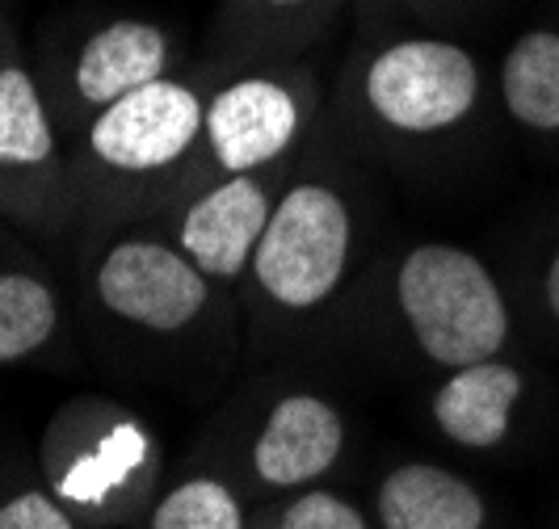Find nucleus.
<instances>
[{"label": "nucleus", "instance_id": "obj_15", "mask_svg": "<svg viewBox=\"0 0 559 529\" xmlns=\"http://www.w3.org/2000/svg\"><path fill=\"white\" fill-rule=\"evenodd\" d=\"M249 501L219 474H186L156 492L140 529H249Z\"/></svg>", "mask_w": 559, "mask_h": 529}, {"label": "nucleus", "instance_id": "obj_17", "mask_svg": "<svg viewBox=\"0 0 559 529\" xmlns=\"http://www.w3.org/2000/svg\"><path fill=\"white\" fill-rule=\"evenodd\" d=\"M249 529H379L374 517H366V508L329 492V488H304L290 496L257 504L249 513Z\"/></svg>", "mask_w": 559, "mask_h": 529}, {"label": "nucleus", "instance_id": "obj_1", "mask_svg": "<svg viewBox=\"0 0 559 529\" xmlns=\"http://www.w3.org/2000/svg\"><path fill=\"white\" fill-rule=\"evenodd\" d=\"M395 306L420 358L442 370L501 358L513 336L497 274L472 249L447 240L417 244L395 265Z\"/></svg>", "mask_w": 559, "mask_h": 529}, {"label": "nucleus", "instance_id": "obj_8", "mask_svg": "<svg viewBox=\"0 0 559 529\" xmlns=\"http://www.w3.org/2000/svg\"><path fill=\"white\" fill-rule=\"evenodd\" d=\"M274 202L278 197H270V185L257 172L219 177L181 211L173 244L219 286L249 278L252 252L265 236Z\"/></svg>", "mask_w": 559, "mask_h": 529}, {"label": "nucleus", "instance_id": "obj_13", "mask_svg": "<svg viewBox=\"0 0 559 529\" xmlns=\"http://www.w3.org/2000/svg\"><path fill=\"white\" fill-rule=\"evenodd\" d=\"M501 101L518 127L559 135V29L522 34L501 63Z\"/></svg>", "mask_w": 559, "mask_h": 529}, {"label": "nucleus", "instance_id": "obj_12", "mask_svg": "<svg viewBox=\"0 0 559 529\" xmlns=\"http://www.w3.org/2000/svg\"><path fill=\"white\" fill-rule=\"evenodd\" d=\"M168 72V38L152 22H110L76 56V97L93 110H106L118 97Z\"/></svg>", "mask_w": 559, "mask_h": 529}, {"label": "nucleus", "instance_id": "obj_3", "mask_svg": "<svg viewBox=\"0 0 559 529\" xmlns=\"http://www.w3.org/2000/svg\"><path fill=\"white\" fill-rule=\"evenodd\" d=\"M354 252L349 202L329 181H295L278 194L265 236L252 252L249 278L278 311H311L333 299Z\"/></svg>", "mask_w": 559, "mask_h": 529}, {"label": "nucleus", "instance_id": "obj_2", "mask_svg": "<svg viewBox=\"0 0 559 529\" xmlns=\"http://www.w3.org/2000/svg\"><path fill=\"white\" fill-rule=\"evenodd\" d=\"M47 483L84 529H114L156 501L160 449L147 424L118 404L84 399L47 433Z\"/></svg>", "mask_w": 559, "mask_h": 529}, {"label": "nucleus", "instance_id": "obj_14", "mask_svg": "<svg viewBox=\"0 0 559 529\" xmlns=\"http://www.w3.org/2000/svg\"><path fill=\"white\" fill-rule=\"evenodd\" d=\"M0 172L47 177L56 172V131L38 88L22 68H0Z\"/></svg>", "mask_w": 559, "mask_h": 529}, {"label": "nucleus", "instance_id": "obj_10", "mask_svg": "<svg viewBox=\"0 0 559 529\" xmlns=\"http://www.w3.org/2000/svg\"><path fill=\"white\" fill-rule=\"evenodd\" d=\"M522 399H526V370L501 353L488 362L450 370L447 383L429 399V417L438 433L459 449L492 454L513 437Z\"/></svg>", "mask_w": 559, "mask_h": 529}, {"label": "nucleus", "instance_id": "obj_4", "mask_svg": "<svg viewBox=\"0 0 559 529\" xmlns=\"http://www.w3.org/2000/svg\"><path fill=\"white\" fill-rule=\"evenodd\" d=\"M366 110L395 135H442L479 106V63L447 38H400L370 59Z\"/></svg>", "mask_w": 559, "mask_h": 529}, {"label": "nucleus", "instance_id": "obj_20", "mask_svg": "<svg viewBox=\"0 0 559 529\" xmlns=\"http://www.w3.org/2000/svg\"><path fill=\"white\" fill-rule=\"evenodd\" d=\"M270 4H299V0H270Z\"/></svg>", "mask_w": 559, "mask_h": 529}, {"label": "nucleus", "instance_id": "obj_16", "mask_svg": "<svg viewBox=\"0 0 559 529\" xmlns=\"http://www.w3.org/2000/svg\"><path fill=\"white\" fill-rule=\"evenodd\" d=\"M59 333V299L38 274L0 269V365L34 358Z\"/></svg>", "mask_w": 559, "mask_h": 529}, {"label": "nucleus", "instance_id": "obj_6", "mask_svg": "<svg viewBox=\"0 0 559 529\" xmlns=\"http://www.w3.org/2000/svg\"><path fill=\"white\" fill-rule=\"evenodd\" d=\"M202 127H206L202 97L190 84L160 76L97 110L84 143L97 168L118 177H143L181 165L202 140Z\"/></svg>", "mask_w": 559, "mask_h": 529}, {"label": "nucleus", "instance_id": "obj_11", "mask_svg": "<svg viewBox=\"0 0 559 529\" xmlns=\"http://www.w3.org/2000/svg\"><path fill=\"white\" fill-rule=\"evenodd\" d=\"M379 529H492V504L442 462H400L374 492Z\"/></svg>", "mask_w": 559, "mask_h": 529}, {"label": "nucleus", "instance_id": "obj_19", "mask_svg": "<svg viewBox=\"0 0 559 529\" xmlns=\"http://www.w3.org/2000/svg\"><path fill=\"white\" fill-rule=\"evenodd\" d=\"M543 306H547V315L559 324V244L551 249L547 265H543Z\"/></svg>", "mask_w": 559, "mask_h": 529}, {"label": "nucleus", "instance_id": "obj_9", "mask_svg": "<svg viewBox=\"0 0 559 529\" xmlns=\"http://www.w3.org/2000/svg\"><path fill=\"white\" fill-rule=\"evenodd\" d=\"M299 127L304 110L286 84L270 76H245L206 101L202 140L211 160L224 168V177H231V172H261L282 160L290 143L299 140Z\"/></svg>", "mask_w": 559, "mask_h": 529}, {"label": "nucleus", "instance_id": "obj_18", "mask_svg": "<svg viewBox=\"0 0 559 529\" xmlns=\"http://www.w3.org/2000/svg\"><path fill=\"white\" fill-rule=\"evenodd\" d=\"M0 529H84V521L51 488H17L0 501Z\"/></svg>", "mask_w": 559, "mask_h": 529}, {"label": "nucleus", "instance_id": "obj_7", "mask_svg": "<svg viewBox=\"0 0 559 529\" xmlns=\"http://www.w3.org/2000/svg\"><path fill=\"white\" fill-rule=\"evenodd\" d=\"M345 449V417L333 399L295 390L274 399L249 442V479L261 496L316 488Z\"/></svg>", "mask_w": 559, "mask_h": 529}, {"label": "nucleus", "instance_id": "obj_5", "mask_svg": "<svg viewBox=\"0 0 559 529\" xmlns=\"http://www.w3.org/2000/svg\"><path fill=\"white\" fill-rule=\"evenodd\" d=\"M215 281L198 269L173 240L122 236L102 252L93 269L97 303L114 320L143 333H186L211 306Z\"/></svg>", "mask_w": 559, "mask_h": 529}]
</instances>
